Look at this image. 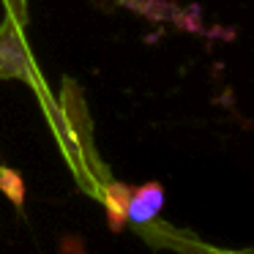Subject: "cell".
<instances>
[{
	"mask_svg": "<svg viewBox=\"0 0 254 254\" xmlns=\"http://www.w3.org/2000/svg\"><path fill=\"white\" fill-rule=\"evenodd\" d=\"M0 77L19 79L30 90H39L47 107H52V99L47 96V85L41 79L36 61L25 44V33H11V30H0Z\"/></svg>",
	"mask_w": 254,
	"mask_h": 254,
	"instance_id": "1",
	"label": "cell"
},
{
	"mask_svg": "<svg viewBox=\"0 0 254 254\" xmlns=\"http://www.w3.org/2000/svg\"><path fill=\"white\" fill-rule=\"evenodd\" d=\"M161 202H164V189L159 186V183H148V186L142 189H134L131 194H128V202H126V224L137 227V230H142V227H150L156 221V216H159L161 210Z\"/></svg>",
	"mask_w": 254,
	"mask_h": 254,
	"instance_id": "2",
	"label": "cell"
},
{
	"mask_svg": "<svg viewBox=\"0 0 254 254\" xmlns=\"http://www.w3.org/2000/svg\"><path fill=\"white\" fill-rule=\"evenodd\" d=\"M0 8H3V25H0V30L25 33V28L30 22L28 0H0Z\"/></svg>",
	"mask_w": 254,
	"mask_h": 254,
	"instance_id": "3",
	"label": "cell"
}]
</instances>
